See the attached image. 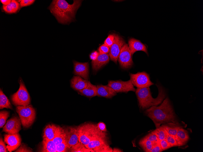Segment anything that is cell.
I'll use <instances>...</instances> for the list:
<instances>
[{
	"mask_svg": "<svg viewBox=\"0 0 203 152\" xmlns=\"http://www.w3.org/2000/svg\"><path fill=\"white\" fill-rule=\"evenodd\" d=\"M151 119L156 128L169 122L177 123L174 110L168 97L159 106H153L147 109L145 112Z\"/></svg>",
	"mask_w": 203,
	"mask_h": 152,
	"instance_id": "cell-1",
	"label": "cell"
},
{
	"mask_svg": "<svg viewBox=\"0 0 203 152\" xmlns=\"http://www.w3.org/2000/svg\"><path fill=\"white\" fill-rule=\"evenodd\" d=\"M82 0H74L70 4L65 0H53L48 8L60 23L67 24L74 20Z\"/></svg>",
	"mask_w": 203,
	"mask_h": 152,
	"instance_id": "cell-2",
	"label": "cell"
},
{
	"mask_svg": "<svg viewBox=\"0 0 203 152\" xmlns=\"http://www.w3.org/2000/svg\"><path fill=\"white\" fill-rule=\"evenodd\" d=\"M158 90V94L157 97L153 98L151 95L149 87L137 88L136 90L138 105L142 109H147L150 107L157 106L161 104L166 97L164 89L160 85L156 84Z\"/></svg>",
	"mask_w": 203,
	"mask_h": 152,
	"instance_id": "cell-3",
	"label": "cell"
},
{
	"mask_svg": "<svg viewBox=\"0 0 203 152\" xmlns=\"http://www.w3.org/2000/svg\"><path fill=\"white\" fill-rule=\"evenodd\" d=\"M79 141L86 146L93 139L103 132L98 128L97 124L86 123L77 128Z\"/></svg>",
	"mask_w": 203,
	"mask_h": 152,
	"instance_id": "cell-4",
	"label": "cell"
},
{
	"mask_svg": "<svg viewBox=\"0 0 203 152\" xmlns=\"http://www.w3.org/2000/svg\"><path fill=\"white\" fill-rule=\"evenodd\" d=\"M23 127L28 128L33 124L36 118V112L31 105L18 106L16 108Z\"/></svg>",
	"mask_w": 203,
	"mask_h": 152,
	"instance_id": "cell-5",
	"label": "cell"
},
{
	"mask_svg": "<svg viewBox=\"0 0 203 152\" xmlns=\"http://www.w3.org/2000/svg\"><path fill=\"white\" fill-rule=\"evenodd\" d=\"M86 147L95 152H112L106 132H103L92 139Z\"/></svg>",
	"mask_w": 203,
	"mask_h": 152,
	"instance_id": "cell-6",
	"label": "cell"
},
{
	"mask_svg": "<svg viewBox=\"0 0 203 152\" xmlns=\"http://www.w3.org/2000/svg\"><path fill=\"white\" fill-rule=\"evenodd\" d=\"M19 83L20 86L19 90L11 96L12 103L17 106L29 105L31 102L29 94L21 80Z\"/></svg>",
	"mask_w": 203,
	"mask_h": 152,
	"instance_id": "cell-7",
	"label": "cell"
},
{
	"mask_svg": "<svg viewBox=\"0 0 203 152\" xmlns=\"http://www.w3.org/2000/svg\"><path fill=\"white\" fill-rule=\"evenodd\" d=\"M129 75L132 83L137 88L149 87L153 84L150 80L149 74L145 72L130 73Z\"/></svg>",
	"mask_w": 203,
	"mask_h": 152,
	"instance_id": "cell-8",
	"label": "cell"
},
{
	"mask_svg": "<svg viewBox=\"0 0 203 152\" xmlns=\"http://www.w3.org/2000/svg\"><path fill=\"white\" fill-rule=\"evenodd\" d=\"M132 55L128 45L125 43L122 47L118 58L121 66L123 69H128L133 64Z\"/></svg>",
	"mask_w": 203,
	"mask_h": 152,
	"instance_id": "cell-9",
	"label": "cell"
},
{
	"mask_svg": "<svg viewBox=\"0 0 203 152\" xmlns=\"http://www.w3.org/2000/svg\"><path fill=\"white\" fill-rule=\"evenodd\" d=\"M108 86L117 93L135 92L136 90L130 80L126 81L121 80L109 81Z\"/></svg>",
	"mask_w": 203,
	"mask_h": 152,
	"instance_id": "cell-10",
	"label": "cell"
},
{
	"mask_svg": "<svg viewBox=\"0 0 203 152\" xmlns=\"http://www.w3.org/2000/svg\"><path fill=\"white\" fill-rule=\"evenodd\" d=\"M125 44L122 38L117 34H115V39L112 45L110 48L109 56L111 60L117 63L121 50Z\"/></svg>",
	"mask_w": 203,
	"mask_h": 152,
	"instance_id": "cell-11",
	"label": "cell"
},
{
	"mask_svg": "<svg viewBox=\"0 0 203 152\" xmlns=\"http://www.w3.org/2000/svg\"><path fill=\"white\" fill-rule=\"evenodd\" d=\"M21 125L19 117H13L7 121L2 131L9 134L18 133L21 129Z\"/></svg>",
	"mask_w": 203,
	"mask_h": 152,
	"instance_id": "cell-12",
	"label": "cell"
},
{
	"mask_svg": "<svg viewBox=\"0 0 203 152\" xmlns=\"http://www.w3.org/2000/svg\"><path fill=\"white\" fill-rule=\"evenodd\" d=\"M4 141L7 144L8 150L11 152L15 150L20 146L21 139L19 133L14 134H7L4 136Z\"/></svg>",
	"mask_w": 203,
	"mask_h": 152,
	"instance_id": "cell-13",
	"label": "cell"
},
{
	"mask_svg": "<svg viewBox=\"0 0 203 152\" xmlns=\"http://www.w3.org/2000/svg\"><path fill=\"white\" fill-rule=\"evenodd\" d=\"M64 130L65 133V141L70 149L79 142L77 128L69 127Z\"/></svg>",
	"mask_w": 203,
	"mask_h": 152,
	"instance_id": "cell-14",
	"label": "cell"
},
{
	"mask_svg": "<svg viewBox=\"0 0 203 152\" xmlns=\"http://www.w3.org/2000/svg\"><path fill=\"white\" fill-rule=\"evenodd\" d=\"M73 63L74 74L88 80L89 77L88 63L80 62L76 61H74Z\"/></svg>",
	"mask_w": 203,
	"mask_h": 152,
	"instance_id": "cell-15",
	"label": "cell"
},
{
	"mask_svg": "<svg viewBox=\"0 0 203 152\" xmlns=\"http://www.w3.org/2000/svg\"><path fill=\"white\" fill-rule=\"evenodd\" d=\"M61 128L53 124L47 125L44 129L43 139L53 140Z\"/></svg>",
	"mask_w": 203,
	"mask_h": 152,
	"instance_id": "cell-16",
	"label": "cell"
},
{
	"mask_svg": "<svg viewBox=\"0 0 203 152\" xmlns=\"http://www.w3.org/2000/svg\"><path fill=\"white\" fill-rule=\"evenodd\" d=\"M128 45L132 55L139 51H143L148 55L146 47L140 41L133 38H130L129 40Z\"/></svg>",
	"mask_w": 203,
	"mask_h": 152,
	"instance_id": "cell-17",
	"label": "cell"
},
{
	"mask_svg": "<svg viewBox=\"0 0 203 152\" xmlns=\"http://www.w3.org/2000/svg\"><path fill=\"white\" fill-rule=\"evenodd\" d=\"M97 96L107 98H110L116 95V93L111 87L107 85H98Z\"/></svg>",
	"mask_w": 203,
	"mask_h": 152,
	"instance_id": "cell-18",
	"label": "cell"
},
{
	"mask_svg": "<svg viewBox=\"0 0 203 152\" xmlns=\"http://www.w3.org/2000/svg\"><path fill=\"white\" fill-rule=\"evenodd\" d=\"M109 60V56L108 54L99 53L96 59L92 61L91 63L93 70L97 71L104 65L108 63Z\"/></svg>",
	"mask_w": 203,
	"mask_h": 152,
	"instance_id": "cell-19",
	"label": "cell"
},
{
	"mask_svg": "<svg viewBox=\"0 0 203 152\" xmlns=\"http://www.w3.org/2000/svg\"><path fill=\"white\" fill-rule=\"evenodd\" d=\"M88 81L83 79L80 76H74L71 81V87L77 91H80L85 88L88 85Z\"/></svg>",
	"mask_w": 203,
	"mask_h": 152,
	"instance_id": "cell-20",
	"label": "cell"
},
{
	"mask_svg": "<svg viewBox=\"0 0 203 152\" xmlns=\"http://www.w3.org/2000/svg\"><path fill=\"white\" fill-rule=\"evenodd\" d=\"M174 137L178 146L185 145L189 138L188 131L182 128L178 130Z\"/></svg>",
	"mask_w": 203,
	"mask_h": 152,
	"instance_id": "cell-21",
	"label": "cell"
},
{
	"mask_svg": "<svg viewBox=\"0 0 203 152\" xmlns=\"http://www.w3.org/2000/svg\"><path fill=\"white\" fill-rule=\"evenodd\" d=\"M78 91L80 94L83 95L91 98L97 96V86L92 84L88 81L86 87Z\"/></svg>",
	"mask_w": 203,
	"mask_h": 152,
	"instance_id": "cell-22",
	"label": "cell"
},
{
	"mask_svg": "<svg viewBox=\"0 0 203 152\" xmlns=\"http://www.w3.org/2000/svg\"><path fill=\"white\" fill-rule=\"evenodd\" d=\"M40 151L57 152L56 145L53 140L43 139Z\"/></svg>",
	"mask_w": 203,
	"mask_h": 152,
	"instance_id": "cell-23",
	"label": "cell"
},
{
	"mask_svg": "<svg viewBox=\"0 0 203 152\" xmlns=\"http://www.w3.org/2000/svg\"><path fill=\"white\" fill-rule=\"evenodd\" d=\"M168 133L175 136L178 130L181 128L178 122H169L162 125Z\"/></svg>",
	"mask_w": 203,
	"mask_h": 152,
	"instance_id": "cell-24",
	"label": "cell"
},
{
	"mask_svg": "<svg viewBox=\"0 0 203 152\" xmlns=\"http://www.w3.org/2000/svg\"><path fill=\"white\" fill-rule=\"evenodd\" d=\"M20 5L19 3L16 0H12L8 5H3L2 8L4 11L8 13H13L16 12L20 8Z\"/></svg>",
	"mask_w": 203,
	"mask_h": 152,
	"instance_id": "cell-25",
	"label": "cell"
},
{
	"mask_svg": "<svg viewBox=\"0 0 203 152\" xmlns=\"http://www.w3.org/2000/svg\"><path fill=\"white\" fill-rule=\"evenodd\" d=\"M151 133L155 135L160 140H166L167 132L162 125L152 131Z\"/></svg>",
	"mask_w": 203,
	"mask_h": 152,
	"instance_id": "cell-26",
	"label": "cell"
},
{
	"mask_svg": "<svg viewBox=\"0 0 203 152\" xmlns=\"http://www.w3.org/2000/svg\"><path fill=\"white\" fill-rule=\"evenodd\" d=\"M69 151L73 152H94L92 150L87 148L84 144L80 142L71 147Z\"/></svg>",
	"mask_w": 203,
	"mask_h": 152,
	"instance_id": "cell-27",
	"label": "cell"
},
{
	"mask_svg": "<svg viewBox=\"0 0 203 152\" xmlns=\"http://www.w3.org/2000/svg\"><path fill=\"white\" fill-rule=\"evenodd\" d=\"M4 108L12 109V106L9 100L0 89V108L2 109Z\"/></svg>",
	"mask_w": 203,
	"mask_h": 152,
	"instance_id": "cell-28",
	"label": "cell"
},
{
	"mask_svg": "<svg viewBox=\"0 0 203 152\" xmlns=\"http://www.w3.org/2000/svg\"><path fill=\"white\" fill-rule=\"evenodd\" d=\"M139 144L146 152H150L153 146V144L152 142L144 138L140 140Z\"/></svg>",
	"mask_w": 203,
	"mask_h": 152,
	"instance_id": "cell-29",
	"label": "cell"
},
{
	"mask_svg": "<svg viewBox=\"0 0 203 152\" xmlns=\"http://www.w3.org/2000/svg\"><path fill=\"white\" fill-rule=\"evenodd\" d=\"M65 133L64 129L61 127L55 137L53 140L55 144L57 145L61 144L65 140Z\"/></svg>",
	"mask_w": 203,
	"mask_h": 152,
	"instance_id": "cell-30",
	"label": "cell"
},
{
	"mask_svg": "<svg viewBox=\"0 0 203 152\" xmlns=\"http://www.w3.org/2000/svg\"><path fill=\"white\" fill-rule=\"evenodd\" d=\"M9 112L5 111H1L0 112V127L2 128L5 124L6 120L9 116Z\"/></svg>",
	"mask_w": 203,
	"mask_h": 152,
	"instance_id": "cell-31",
	"label": "cell"
},
{
	"mask_svg": "<svg viewBox=\"0 0 203 152\" xmlns=\"http://www.w3.org/2000/svg\"><path fill=\"white\" fill-rule=\"evenodd\" d=\"M69 149L65 140L62 143L56 145L57 152H67Z\"/></svg>",
	"mask_w": 203,
	"mask_h": 152,
	"instance_id": "cell-32",
	"label": "cell"
},
{
	"mask_svg": "<svg viewBox=\"0 0 203 152\" xmlns=\"http://www.w3.org/2000/svg\"><path fill=\"white\" fill-rule=\"evenodd\" d=\"M115 34H109L104 42V44L110 48L114 43Z\"/></svg>",
	"mask_w": 203,
	"mask_h": 152,
	"instance_id": "cell-33",
	"label": "cell"
},
{
	"mask_svg": "<svg viewBox=\"0 0 203 152\" xmlns=\"http://www.w3.org/2000/svg\"><path fill=\"white\" fill-rule=\"evenodd\" d=\"M166 140L169 144L171 147L178 146L174 136L169 134L168 133L167 134Z\"/></svg>",
	"mask_w": 203,
	"mask_h": 152,
	"instance_id": "cell-34",
	"label": "cell"
},
{
	"mask_svg": "<svg viewBox=\"0 0 203 152\" xmlns=\"http://www.w3.org/2000/svg\"><path fill=\"white\" fill-rule=\"evenodd\" d=\"M143 138L151 141L153 143L158 142L160 141L157 137L151 132L146 135Z\"/></svg>",
	"mask_w": 203,
	"mask_h": 152,
	"instance_id": "cell-35",
	"label": "cell"
},
{
	"mask_svg": "<svg viewBox=\"0 0 203 152\" xmlns=\"http://www.w3.org/2000/svg\"><path fill=\"white\" fill-rule=\"evenodd\" d=\"M15 152H33L32 149L27 147L24 144H22Z\"/></svg>",
	"mask_w": 203,
	"mask_h": 152,
	"instance_id": "cell-36",
	"label": "cell"
},
{
	"mask_svg": "<svg viewBox=\"0 0 203 152\" xmlns=\"http://www.w3.org/2000/svg\"><path fill=\"white\" fill-rule=\"evenodd\" d=\"M153 144V146L150 152H161L163 150L162 149L160 141Z\"/></svg>",
	"mask_w": 203,
	"mask_h": 152,
	"instance_id": "cell-37",
	"label": "cell"
},
{
	"mask_svg": "<svg viewBox=\"0 0 203 152\" xmlns=\"http://www.w3.org/2000/svg\"><path fill=\"white\" fill-rule=\"evenodd\" d=\"M99 53L107 54L110 51V48L107 46L103 44L98 49Z\"/></svg>",
	"mask_w": 203,
	"mask_h": 152,
	"instance_id": "cell-38",
	"label": "cell"
},
{
	"mask_svg": "<svg viewBox=\"0 0 203 152\" xmlns=\"http://www.w3.org/2000/svg\"><path fill=\"white\" fill-rule=\"evenodd\" d=\"M160 143L161 148L163 151L171 147L169 144L166 140H160Z\"/></svg>",
	"mask_w": 203,
	"mask_h": 152,
	"instance_id": "cell-39",
	"label": "cell"
},
{
	"mask_svg": "<svg viewBox=\"0 0 203 152\" xmlns=\"http://www.w3.org/2000/svg\"><path fill=\"white\" fill-rule=\"evenodd\" d=\"M20 2V7L29 5L32 4L35 0H21L18 1Z\"/></svg>",
	"mask_w": 203,
	"mask_h": 152,
	"instance_id": "cell-40",
	"label": "cell"
},
{
	"mask_svg": "<svg viewBox=\"0 0 203 152\" xmlns=\"http://www.w3.org/2000/svg\"><path fill=\"white\" fill-rule=\"evenodd\" d=\"M7 148L2 138L0 137V152H7Z\"/></svg>",
	"mask_w": 203,
	"mask_h": 152,
	"instance_id": "cell-41",
	"label": "cell"
},
{
	"mask_svg": "<svg viewBox=\"0 0 203 152\" xmlns=\"http://www.w3.org/2000/svg\"><path fill=\"white\" fill-rule=\"evenodd\" d=\"M97 126L99 129L103 132H106L107 129L105 124L103 122H99L98 123Z\"/></svg>",
	"mask_w": 203,
	"mask_h": 152,
	"instance_id": "cell-42",
	"label": "cell"
},
{
	"mask_svg": "<svg viewBox=\"0 0 203 152\" xmlns=\"http://www.w3.org/2000/svg\"><path fill=\"white\" fill-rule=\"evenodd\" d=\"M98 55V53L97 51L94 52L91 54L90 56L91 59L92 60V61L96 60Z\"/></svg>",
	"mask_w": 203,
	"mask_h": 152,
	"instance_id": "cell-43",
	"label": "cell"
},
{
	"mask_svg": "<svg viewBox=\"0 0 203 152\" xmlns=\"http://www.w3.org/2000/svg\"><path fill=\"white\" fill-rule=\"evenodd\" d=\"M11 1L10 0H1L0 1L3 5H6L9 4L11 2Z\"/></svg>",
	"mask_w": 203,
	"mask_h": 152,
	"instance_id": "cell-44",
	"label": "cell"
},
{
	"mask_svg": "<svg viewBox=\"0 0 203 152\" xmlns=\"http://www.w3.org/2000/svg\"><path fill=\"white\" fill-rule=\"evenodd\" d=\"M112 152H122V151L121 150L117 148H114L113 149V151Z\"/></svg>",
	"mask_w": 203,
	"mask_h": 152,
	"instance_id": "cell-45",
	"label": "cell"
}]
</instances>
